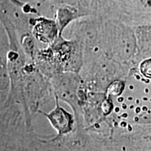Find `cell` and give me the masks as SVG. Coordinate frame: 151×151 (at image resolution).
I'll list each match as a JSON object with an SVG mask.
<instances>
[{
	"mask_svg": "<svg viewBox=\"0 0 151 151\" xmlns=\"http://www.w3.org/2000/svg\"><path fill=\"white\" fill-rule=\"evenodd\" d=\"M141 71L143 74L144 75H149L150 74V60L145 61L141 65Z\"/></svg>",
	"mask_w": 151,
	"mask_h": 151,
	"instance_id": "cell-4",
	"label": "cell"
},
{
	"mask_svg": "<svg viewBox=\"0 0 151 151\" xmlns=\"http://www.w3.org/2000/svg\"><path fill=\"white\" fill-rule=\"evenodd\" d=\"M58 25L53 20L41 19L34 27L33 34L39 41L45 43H51L58 35Z\"/></svg>",
	"mask_w": 151,
	"mask_h": 151,
	"instance_id": "cell-3",
	"label": "cell"
},
{
	"mask_svg": "<svg viewBox=\"0 0 151 151\" xmlns=\"http://www.w3.org/2000/svg\"><path fill=\"white\" fill-rule=\"evenodd\" d=\"M55 104V107L49 113L41 111H39V112L42 113L43 116L48 118L54 129L58 132V135L62 136L72 131L74 119L71 113L60 106L59 99L56 96Z\"/></svg>",
	"mask_w": 151,
	"mask_h": 151,
	"instance_id": "cell-2",
	"label": "cell"
},
{
	"mask_svg": "<svg viewBox=\"0 0 151 151\" xmlns=\"http://www.w3.org/2000/svg\"><path fill=\"white\" fill-rule=\"evenodd\" d=\"M76 73H60L53 77L52 86L55 95L58 99L69 103L75 113H78L79 107L78 87L80 79Z\"/></svg>",
	"mask_w": 151,
	"mask_h": 151,
	"instance_id": "cell-1",
	"label": "cell"
}]
</instances>
